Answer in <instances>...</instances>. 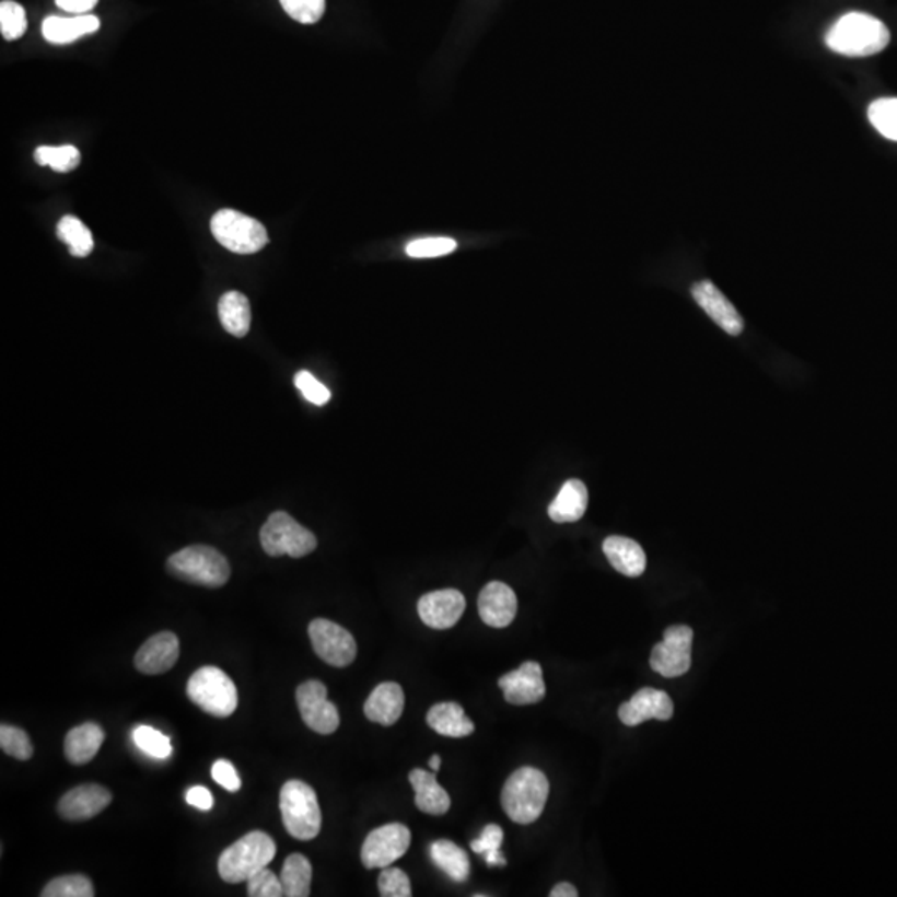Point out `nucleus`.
I'll return each instance as SVG.
<instances>
[{
	"mask_svg": "<svg viewBox=\"0 0 897 897\" xmlns=\"http://www.w3.org/2000/svg\"><path fill=\"white\" fill-rule=\"evenodd\" d=\"M889 40V28L879 19L864 12L842 15L825 35L828 49L844 57L876 56L886 49Z\"/></svg>",
	"mask_w": 897,
	"mask_h": 897,
	"instance_id": "nucleus-1",
	"label": "nucleus"
},
{
	"mask_svg": "<svg viewBox=\"0 0 897 897\" xmlns=\"http://www.w3.org/2000/svg\"><path fill=\"white\" fill-rule=\"evenodd\" d=\"M550 784L537 768L524 767L509 777L501 794L505 815L517 825L537 822L546 807Z\"/></svg>",
	"mask_w": 897,
	"mask_h": 897,
	"instance_id": "nucleus-2",
	"label": "nucleus"
},
{
	"mask_svg": "<svg viewBox=\"0 0 897 897\" xmlns=\"http://www.w3.org/2000/svg\"><path fill=\"white\" fill-rule=\"evenodd\" d=\"M277 854L273 838L263 831H253L224 849L218 860V873L226 883L248 881L253 874L268 866Z\"/></svg>",
	"mask_w": 897,
	"mask_h": 897,
	"instance_id": "nucleus-3",
	"label": "nucleus"
},
{
	"mask_svg": "<svg viewBox=\"0 0 897 897\" xmlns=\"http://www.w3.org/2000/svg\"><path fill=\"white\" fill-rule=\"evenodd\" d=\"M166 569L185 582L208 589L223 587L232 573L226 557L208 546H190L173 554Z\"/></svg>",
	"mask_w": 897,
	"mask_h": 897,
	"instance_id": "nucleus-4",
	"label": "nucleus"
},
{
	"mask_svg": "<svg viewBox=\"0 0 897 897\" xmlns=\"http://www.w3.org/2000/svg\"><path fill=\"white\" fill-rule=\"evenodd\" d=\"M280 809L284 828L294 839L310 841L322 831L318 796L310 784L300 780L284 783L280 793Z\"/></svg>",
	"mask_w": 897,
	"mask_h": 897,
	"instance_id": "nucleus-5",
	"label": "nucleus"
},
{
	"mask_svg": "<svg viewBox=\"0 0 897 897\" xmlns=\"http://www.w3.org/2000/svg\"><path fill=\"white\" fill-rule=\"evenodd\" d=\"M188 698L205 713L217 718H229L238 707V691L232 678L217 668L203 666L191 675L187 685Z\"/></svg>",
	"mask_w": 897,
	"mask_h": 897,
	"instance_id": "nucleus-6",
	"label": "nucleus"
},
{
	"mask_svg": "<svg viewBox=\"0 0 897 897\" xmlns=\"http://www.w3.org/2000/svg\"><path fill=\"white\" fill-rule=\"evenodd\" d=\"M210 229L214 240L221 246L238 255H253V253L261 252L269 242L265 224L240 211L230 210V208H224L213 214Z\"/></svg>",
	"mask_w": 897,
	"mask_h": 897,
	"instance_id": "nucleus-7",
	"label": "nucleus"
},
{
	"mask_svg": "<svg viewBox=\"0 0 897 897\" xmlns=\"http://www.w3.org/2000/svg\"><path fill=\"white\" fill-rule=\"evenodd\" d=\"M259 540L263 550L271 557L290 556L293 559H301L318 547V540L313 532L298 524L287 512H275L269 515L259 532Z\"/></svg>",
	"mask_w": 897,
	"mask_h": 897,
	"instance_id": "nucleus-8",
	"label": "nucleus"
},
{
	"mask_svg": "<svg viewBox=\"0 0 897 897\" xmlns=\"http://www.w3.org/2000/svg\"><path fill=\"white\" fill-rule=\"evenodd\" d=\"M691 643L694 630L687 625H673L666 628L662 642L653 646L650 655L653 672L665 678L685 675L691 666Z\"/></svg>",
	"mask_w": 897,
	"mask_h": 897,
	"instance_id": "nucleus-9",
	"label": "nucleus"
},
{
	"mask_svg": "<svg viewBox=\"0 0 897 897\" xmlns=\"http://www.w3.org/2000/svg\"><path fill=\"white\" fill-rule=\"evenodd\" d=\"M307 633H310L314 652L323 662L339 666V668H345L354 662L358 645H356L354 637L341 625L326 620V618H316L311 621Z\"/></svg>",
	"mask_w": 897,
	"mask_h": 897,
	"instance_id": "nucleus-10",
	"label": "nucleus"
},
{
	"mask_svg": "<svg viewBox=\"0 0 897 897\" xmlns=\"http://www.w3.org/2000/svg\"><path fill=\"white\" fill-rule=\"evenodd\" d=\"M411 846V831L400 823L381 826L364 839L361 849V861L368 870H383L391 866L408 852Z\"/></svg>",
	"mask_w": 897,
	"mask_h": 897,
	"instance_id": "nucleus-11",
	"label": "nucleus"
},
{
	"mask_svg": "<svg viewBox=\"0 0 897 897\" xmlns=\"http://www.w3.org/2000/svg\"><path fill=\"white\" fill-rule=\"evenodd\" d=\"M296 703L307 729L319 735H333L338 730V708L328 700V688L322 682L307 680L300 685Z\"/></svg>",
	"mask_w": 897,
	"mask_h": 897,
	"instance_id": "nucleus-12",
	"label": "nucleus"
},
{
	"mask_svg": "<svg viewBox=\"0 0 897 897\" xmlns=\"http://www.w3.org/2000/svg\"><path fill=\"white\" fill-rule=\"evenodd\" d=\"M466 610V598L456 589L429 592L418 602L421 620L434 630L453 628Z\"/></svg>",
	"mask_w": 897,
	"mask_h": 897,
	"instance_id": "nucleus-13",
	"label": "nucleus"
},
{
	"mask_svg": "<svg viewBox=\"0 0 897 897\" xmlns=\"http://www.w3.org/2000/svg\"><path fill=\"white\" fill-rule=\"evenodd\" d=\"M673 717V701L665 691L642 688L618 708V718L627 726H639L649 720L666 722Z\"/></svg>",
	"mask_w": 897,
	"mask_h": 897,
	"instance_id": "nucleus-14",
	"label": "nucleus"
},
{
	"mask_svg": "<svg viewBox=\"0 0 897 897\" xmlns=\"http://www.w3.org/2000/svg\"><path fill=\"white\" fill-rule=\"evenodd\" d=\"M691 294L698 306L717 323L723 331L732 336L742 335L745 329L742 314L738 313L732 301L718 290L710 280H701L691 287Z\"/></svg>",
	"mask_w": 897,
	"mask_h": 897,
	"instance_id": "nucleus-15",
	"label": "nucleus"
},
{
	"mask_svg": "<svg viewBox=\"0 0 897 897\" xmlns=\"http://www.w3.org/2000/svg\"><path fill=\"white\" fill-rule=\"evenodd\" d=\"M505 701L511 704H534L546 698L543 666L537 662H524L514 672L499 678Z\"/></svg>",
	"mask_w": 897,
	"mask_h": 897,
	"instance_id": "nucleus-16",
	"label": "nucleus"
},
{
	"mask_svg": "<svg viewBox=\"0 0 897 897\" xmlns=\"http://www.w3.org/2000/svg\"><path fill=\"white\" fill-rule=\"evenodd\" d=\"M112 803V793L101 784H82L60 797L59 815L67 822H86L101 815Z\"/></svg>",
	"mask_w": 897,
	"mask_h": 897,
	"instance_id": "nucleus-17",
	"label": "nucleus"
},
{
	"mask_svg": "<svg viewBox=\"0 0 897 897\" xmlns=\"http://www.w3.org/2000/svg\"><path fill=\"white\" fill-rule=\"evenodd\" d=\"M479 615L492 628H505L517 615V597L504 582H490L480 591Z\"/></svg>",
	"mask_w": 897,
	"mask_h": 897,
	"instance_id": "nucleus-18",
	"label": "nucleus"
},
{
	"mask_svg": "<svg viewBox=\"0 0 897 897\" xmlns=\"http://www.w3.org/2000/svg\"><path fill=\"white\" fill-rule=\"evenodd\" d=\"M179 656L178 637L162 632L147 640L135 655V668L145 675H162L175 666Z\"/></svg>",
	"mask_w": 897,
	"mask_h": 897,
	"instance_id": "nucleus-19",
	"label": "nucleus"
},
{
	"mask_svg": "<svg viewBox=\"0 0 897 897\" xmlns=\"http://www.w3.org/2000/svg\"><path fill=\"white\" fill-rule=\"evenodd\" d=\"M404 711V691L399 684L384 682L374 688L373 694L364 703V714L373 723L383 726H393L399 722Z\"/></svg>",
	"mask_w": 897,
	"mask_h": 897,
	"instance_id": "nucleus-20",
	"label": "nucleus"
},
{
	"mask_svg": "<svg viewBox=\"0 0 897 897\" xmlns=\"http://www.w3.org/2000/svg\"><path fill=\"white\" fill-rule=\"evenodd\" d=\"M604 554L617 572L627 576H640L646 569V556L642 546L632 538L611 535L604 540Z\"/></svg>",
	"mask_w": 897,
	"mask_h": 897,
	"instance_id": "nucleus-21",
	"label": "nucleus"
},
{
	"mask_svg": "<svg viewBox=\"0 0 897 897\" xmlns=\"http://www.w3.org/2000/svg\"><path fill=\"white\" fill-rule=\"evenodd\" d=\"M409 781H411L412 790L416 793V806L422 813H428L432 816H442L449 812L451 807V796L447 791L438 783L435 773L416 768L409 773Z\"/></svg>",
	"mask_w": 897,
	"mask_h": 897,
	"instance_id": "nucleus-22",
	"label": "nucleus"
},
{
	"mask_svg": "<svg viewBox=\"0 0 897 897\" xmlns=\"http://www.w3.org/2000/svg\"><path fill=\"white\" fill-rule=\"evenodd\" d=\"M426 720L435 733L449 736V738H464V736L473 735L476 730L464 708L453 701L434 704L428 711Z\"/></svg>",
	"mask_w": 897,
	"mask_h": 897,
	"instance_id": "nucleus-23",
	"label": "nucleus"
},
{
	"mask_svg": "<svg viewBox=\"0 0 897 897\" xmlns=\"http://www.w3.org/2000/svg\"><path fill=\"white\" fill-rule=\"evenodd\" d=\"M589 505V490L579 479H570L563 484L559 496L549 505V517L557 524L576 522L583 517Z\"/></svg>",
	"mask_w": 897,
	"mask_h": 897,
	"instance_id": "nucleus-24",
	"label": "nucleus"
},
{
	"mask_svg": "<svg viewBox=\"0 0 897 897\" xmlns=\"http://www.w3.org/2000/svg\"><path fill=\"white\" fill-rule=\"evenodd\" d=\"M101 28V21L95 15H77V18L45 19L42 24V34L50 44L66 45L75 42L83 35L94 34Z\"/></svg>",
	"mask_w": 897,
	"mask_h": 897,
	"instance_id": "nucleus-25",
	"label": "nucleus"
},
{
	"mask_svg": "<svg viewBox=\"0 0 897 897\" xmlns=\"http://www.w3.org/2000/svg\"><path fill=\"white\" fill-rule=\"evenodd\" d=\"M104 739V730L97 723H83L67 733L63 752L72 765H85L95 758Z\"/></svg>",
	"mask_w": 897,
	"mask_h": 897,
	"instance_id": "nucleus-26",
	"label": "nucleus"
},
{
	"mask_svg": "<svg viewBox=\"0 0 897 897\" xmlns=\"http://www.w3.org/2000/svg\"><path fill=\"white\" fill-rule=\"evenodd\" d=\"M218 314L223 328L235 336L245 338L252 326V307L248 298L240 291H229L220 298L218 303Z\"/></svg>",
	"mask_w": 897,
	"mask_h": 897,
	"instance_id": "nucleus-27",
	"label": "nucleus"
},
{
	"mask_svg": "<svg viewBox=\"0 0 897 897\" xmlns=\"http://www.w3.org/2000/svg\"><path fill=\"white\" fill-rule=\"evenodd\" d=\"M431 860L439 870L444 871L454 883H466L470 874V861L467 852L449 839H439L429 848Z\"/></svg>",
	"mask_w": 897,
	"mask_h": 897,
	"instance_id": "nucleus-28",
	"label": "nucleus"
},
{
	"mask_svg": "<svg viewBox=\"0 0 897 897\" xmlns=\"http://www.w3.org/2000/svg\"><path fill=\"white\" fill-rule=\"evenodd\" d=\"M281 884L287 897H306L311 893L313 867L303 854H291L284 861L281 870Z\"/></svg>",
	"mask_w": 897,
	"mask_h": 897,
	"instance_id": "nucleus-29",
	"label": "nucleus"
},
{
	"mask_svg": "<svg viewBox=\"0 0 897 897\" xmlns=\"http://www.w3.org/2000/svg\"><path fill=\"white\" fill-rule=\"evenodd\" d=\"M57 235L69 245L70 255L75 258H85L94 252V236L85 224L72 214H67L57 224Z\"/></svg>",
	"mask_w": 897,
	"mask_h": 897,
	"instance_id": "nucleus-30",
	"label": "nucleus"
},
{
	"mask_svg": "<svg viewBox=\"0 0 897 897\" xmlns=\"http://www.w3.org/2000/svg\"><path fill=\"white\" fill-rule=\"evenodd\" d=\"M79 149L73 145L62 147H38L35 150V162L42 166H50L54 172H73L80 165Z\"/></svg>",
	"mask_w": 897,
	"mask_h": 897,
	"instance_id": "nucleus-31",
	"label": "nucleus"
},
{
	"mask_svg": "<svg viewBox=\"0 0 897 897\" xmlns=\"http://www.w3.org/2000/svg\"><path fill=\"white\" fill-rule=\"evenodd\" d=\"M502 841H504V831L501 826L487 825L479 838L470 842V849L477 854H484L487 866H505L508 861L502 857Z\"/></svg>",
	"mask_w": 897,
	"mask_h": 897,
	"instance_id": "nucleus-32",
	"label": "nucleus"
},
{
	"mask_svg": "<svg viewBox=\"0 0 897 897\" xmlns=\"http://www.w3.org/2000/svg\"><path fill=\"white\" fill-rule=\"evenodd\" d=\"M42 897H92L95 896L94 884L83 874H69L56 877L44 887Z\"/></svg>",
	"mask_w": 897,
	"mask_h": 897,
	"instance_id": "nucleus-33",
	"label": "nucleus"
},
{
	"mask_svg": "<svg viewBox=\"0 0 897 897\" xmlns=\"http://www.w3.org/2000/svg\"><path fill=\"white\" fill-rule=\"evenodd\" d=\"M867 118L884 139L897 142V98H879L867 108Z\"/></svg>",
	"mask_w": 897,
	"mask_h": 897,
	"instance_id": "nucleus-34",
	"label": "nucleus"
},
{
	"mask_svg": "<svg viewBox=\"0 0 897 897\" xmlns=\"http://www.w3.org/2000/svg\"><path fill=\"white\" fill-rule=\"evenodd\" d=\"M0 31L5 40H18L27 31V15L24 8L12 0L0 4Z\"/></svg>",
	"mask_w": 897,
	"mask_h": 897,
	"instance_id": "nucleus-35",
	"label": "nucleus"
},
{
	"mask_svg": "<svg viewBox=\"0 0 897 897\" xmlns=\"http://www.w3.org/2000/svg\"><path fill=\"white\" fill-rule=\"evenodd\" d=\"M0 748L8 755L21 759V761H27L34 755L31 738L24 730L18 729V726H0Z\"/></svg>",
	"mask_w": 897,
	"mask_h": 897,
	"instance_id": "nucleus-36",
	"label": "nucleus"
},
{
	"mask_svg": "<svg viewBox=\"0 0 897 897\" xmlns=\"http://www.w3.org/2000/svg\"><path fill=\"white\" fill-rule=\"evenodd\" d=\"M133 742L143 753L153 756V758L165 759L172 755L168 736L162 735L159 730L152 729V726H139L135 730Z\"/></svg>",
	"mask_w": 897,
	"mask_h": 897,
	"instance_id": "nucleus-37",
	"label": "nucleus"
},
{
	"mask_svg": "<svg viewBox=\"0 0 897 897\" xmlns=\"http://www.w3.org/2000/svg\"><path fill=\"white\" fill-rule=\"evenodd\" d=\"M281 8L300 24H316L326 11V0H280Z\"/></svg>",
	"mask_w": 897,
	"mask_h": 897,
	"instance_id": "nucleus-38",
	"label": "nucleus"
},
{
	"mask_svg": "<svg viewBox=\"0 0 897 897\" xmlns=\"http://www.w3.org/2000/svg\"><path fill=\"white\" fill-rule=\"evenodd\" d=\"M377 887L383 897H411V881L408 874L399 867H383V873L377 879Z\"/></svg>",
	"mask_w": 897,
	"mask_h": 897,
	"instance_id": "nucleus-39",
	"label": "nucleus"
},
{
	"mask_svg": "<svg viewBox=\"0 0 897 897\" xmlns=\"http://www.w3.org/2000/svg\"><path fill=\"white\" fill-rule=\"evenodd\" d=\"M457 248V243L453 238L438 236V238L415 240L406 246V253L411 258H438V256L449 255Z\"/></svg>",
	"mask_w": 897,
	"mask_h": 897,
	"instance_id": "nucleus-40",
	"label": "nucleus"
},
{
	"mask_svg": "<svg viewBox=\"0 0 897 897\" xmlns=\"http://www.w3.org/2000/svg\"><path fill=\"white\" fill-rule=\"evenodd\" d=\"M249 897H280L284 896L283 884L277 874L271 873L268 867H263L258 873L253 874L248 881Z\"/></svg>",
	"mask_w": 897,
	"mask_h": 897,
	"instance_id": "nucleus-41",
	"label": "nucleus"
},
{
	"mask_svg": "<svg viewBox=\"0 0 897 897\" xmlns=\"http://www.w3.org/2000/svg\"><path fill=\"white\" fill-rule=\"evenodd\" d=\"M294 386L298 387V391H301L304 399L310 400L314 406H325V404H328L329 399H331V393H329L328 387L319 383V381L316 380L313 374L307 373V371H300V373L294 376Z\"/></svg>",
	"mask_w": 897,
	"mask_h": 897,
	"instance_id": "nucleus-42",
	"label": "nucleus"
},
{
	"mask_svg": "<svg viewBox=\"0 0 897 897\" xmlns=\"http://www.w3.org/2000/svg\"><path fill=\"white\" fill-rule=\"evenodd\" d=\"M211 777L213 780L217 781L218 784L224 788V790L238 791L242 788V780H240L238 773H236L235 767H233L232 762L226 761V759H218L214 762L213 768H211Z\"/></svg>",
	"mask_w": 897,
	"mask_h": 897,
	"instance_id": "nucleus-43",
	"label": "nucleus"
},
{
	"mask_svg": "<svg viewBox=\"0 0 897 897\" xmlns=\"http://www.w3.org/2000/svg\"><path fill=\"white\" fill-rule=\"evenodd\" d=\"M188 804L198 807L201 812H208L213 807V796L205 787H194L187 793Z\"/></svg>",
	"mask_w": 897,
	"mask_h": 897,
	"instance_id": "nucleus-44",
	"label": "nucleus"
},
{
	"mask_svg": "<svg viewBox=\"0 0 897 897\" xmlns=\"http://www.w3.org/2000/svg\"><path fill=\"white\" fill-rule=\"evenodd\" d=\"M98 0H56L62 11L70 12V14L85 15L97 5Z\"/></svg>",
	"mask_w": 897,
	"mask_h": 897,
	"instance_id": "nucleus-45",
	"label": "nucleus"
},
{
	"mask_svg": "<svg viewBox=\"0 0 897 897\" xmlns=\"http://www.w3.org/2000/svg\"><path fill=\"white\" fill-rule=\"evenodd\" d=\"M579 896V890L573 884L570 883H560L550 890V897H576Z\"/></svg>",
	"mask_w": 897,
	"mask_h": 897,
	"instance_id": "nucleus-46",
	"label": "nucleus"
},
{
	"mask_svg": "<svg viewBox=\"0 0 897 897\" xmlns=\"http://www.w3.org/2000/svg\"><path fill=\"white\" fill-rule=\"evenodd\" d=\"M429 768H431V771H434V773H438V771L441 770V756H431V759H429Z\"/></svg>",
	"mask_w": 897,
	"mask_h": 897,
	"instance_id": "nucleus-47",
	"label": "nucleus"
}]
</instances>
